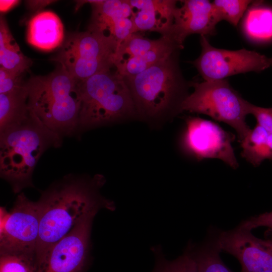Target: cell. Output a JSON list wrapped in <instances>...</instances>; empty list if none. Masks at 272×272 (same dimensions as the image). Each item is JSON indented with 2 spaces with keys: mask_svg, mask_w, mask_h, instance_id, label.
Segmentation results:
<instances>
[{
  "mask_svg": "<svg viewBox=\"0 0 272 272\" xmlns=\"http://www.w3.org/2000/svg\"><path fill=\"white\" fill-rule=\"evenodd\" d=\"M105 179L69 174L52 184L38 200L41 209L39 236L35 250L37 268L51 247L86 215L101 209L114 211V203L103 196Z\"/></svg>",
  "mask_w": 272,
  "mask_h": 272,
  "instance_id": "cell-1",
  "label": "cell"
},
{
  "mask_svg": "<svg viewBox=\"0 0 272 272\" xmlns=\"http://www.w3.org/2000/svg\"><path fill=\"white\" fill-rule=\"evenodd\" d=\"M180 51L137 75L124 77L134 103L137 118L159 123L181 112L190 83L181 73Z\"/></svg>",
  "mask_w": 272,
  "mask_h": 272,
  "instance_id": "cell-2",
  "label": "cell"
},
{
  "mask_svg": "<svg viewBox=\"0 0 272 272\" xmlns=\"http://www.w3.org/2000/svg\"><path fill=\"white\" fill-rule=\"evenodd\" d=\"M30 113L62 138L79 129L81 100L78 82L59 65L50 75L26 82Z\"/></svg>",
  "mask_w": 272,
  "mask_h": 272,
  "instance_id": "cell-3",
  "label": "cell"
},
{
  "mask_svg": "<svg viewBox=\"0 0 272 272\" xmlns=\"http://www.w3.org/2000/svg\"><path fill=\"white\" fill-rule=\"evenodd\" d=\"M61 144L62 138L30 112L22 122L0 131L1 177L15 193L33 186L32 174L41 156L48 148L59 147Z\"/></svg>",
  "mask_w": 272,
  "mask_h": 272,
  "instance_id": "cell-4",
  "label": "cell"
},
{
  "mask_svg": "<svg viewBox=\"0 0 272 272\" xmlns=\"http://www.w3.org/2000/svg\"><path fill=\"white\" fill-rule=\"evenodd\" d=\"M78 83L81 100L78 131L137 118L129 87L115 67Z\"/></svg>",
  "mask_w": 272,
  "mask_h": 272,
  "instance_id": "cell-5",
  "label": "cell"
},
{
  "mask_svg": "<svg viewBox=\"0 0 272 272\" xmlns=\"http://www.w3.org/2000/svg\"><path fill=\"white\" fill-rule=\"evenodd\" d=\"M193 92L183 101L181 111L203 114L226 123L237 132L240 142L250 130L246 122L250 103L226 79L190 83Z\"/></svg>",
  "mask_w": 272,
  "mask_h": 272,
  "instance_id": "cell-6",
  "label": "cell"
},
{
  "mask_svg": "<svg viewBox=\"0 0 272 272\" xmlns=\"http://www.w3.org/2000/svg\"><path fill=\"white\" fill-rule=\"evenodd\" d=\"M119 45L111 37L88 30L70 35L52 59L63 66L77 82L115 67Z\"/></svg>",
  "mask_w": 272,
  "mask_h": 272,
  "instance_id": "cell-7",
  "label": "cell"
},
{
  "mask_svg": "<svg viewBox=\"0 0 272 272\" xmlns=\"http://www.w3.org/2000/svg\"><path fill=\"white\" fill-rule=\"evenodd\" d=\"M0 215V254L21 253L35 257L41 218L38 201H31L20 193L11 211L1 207Z\"/></svg>",
  "mask_w": 272,
  "mask_h": 272,
  "instance_id": "cell-8",
  "label": "cell"
},
{
  "mask_svg": "<svg viewBox=\"0 0 272 272\" xmlns=\"http://www.w3.org/2000/svg\"><path fill=\"white\" fill-rule=\"evenodd\" d=\"M200 54L192 64L205 81L224 80L239 74L261 72L271 66L270 58L254 51L217 48L205 36H200Z\"/></svg>",
  "mask_w": 272,
  "mask_h": 272,
  "instance_id": "cell-9",
  "label": "cell"
},
{
  "mask_svg": "<svg viewBox=\"0 0 272 272\" xmlns=\"http://www.w3.org/2000/svg\"><path fill=\"white\" fill-rule=\"evenodd\" d=\"M97 212L86 215L49 250L37 272H85L89 262L92 223Z\"/></svg>",
  "mask_w": 272,
  "mask_h": 272,
  "instance_id": "cell-10",
  "label": "cell"
},
{
  "mask_svg": "<svg viewBox=\"0 0 272 272\" xmlns=\"http://www.w3.org/2000/svg\"><path fill=\"white\" fill-rule=\"evenodd\" d=\"M185 149L198 160L216 158L236 169L238 163L232 146V136L218 124L197 117L186 118Z\"/></svg>",
  "mask_w": 272,
  "mask_h": 272,
  "instance_id": "cell-11",
  "label": "cell"
},
{
  "mask_svg": "<svg viewBox=\"0 0 272 272\" xmlns=\"http://www.w3.org/2000/svg\"><path fill=\"white\" fill-rule=\"evenodd\" d=\"M216 240L221 251L238 259L241 272H272V243L268 239L256 238L238 226L221 232Z\"/></svg>",
  "mask_w": 272,
  "mask_h": 272,
  "instance_id": "cell-12",
  "label": "cell"
},
{
  "mask_svg": "<svg viewBox=\"0 0 272 272\" xmlns=\"http://www.w3.org/2000/svg\"><path fill=\"white\" fill-rule=\"evenodd\" d=\"M174 14L173 24L164 36L183 45L189 35L206 36L216 34V27L221 21L213 2L207 0L182 1Z\"/></svg>",
  "mask_w": 272,
  "mask_h": 272,
  "instance_id": "cell-13",
  "label": "cell"
},
{
  "mask_svg": "<svg viewBox=\"0 0 272 272\" xmlns=\"http://www.w3.org/2000/svg\"><path fill=\"white\" fill-rule=\"evenodd\" d=\"M92 6L89 30L111 37L120 44L135 33L128 0L83 1Z\"/></svg>",
  "mask_w": 272,
  "mask_h": 272,
  "instance_id": "cell-14",
  "label": "cell"
},
{
  "mask_svg": "<svg viewBox=\"0 0 272 272\" xmlns=\"http://www.w3.org/2000/svg\"><path fill=\"white\" fill-rule=\"evenodd\" d=\"M135 32L154 31L166 35L177 8L174 0H128Z\"/></svg>",
  "mask_w": 272,
  "mask_h": 272,
  "instance_id": "cell-15",
  "label": "cell"
},
{
  "mask_svg": "<svg viewBox=\"0 0 272 272\" xmlns=\"http://www.w3.org/2000/svg\"><path fill=\"white\" fill-rule=\"evenodd\" d=\"M63 28L59 18L49 11L35 15L30 20L27 29V40L39 49L48 51L61 45Z\"/></svg>",
  "mask_w": 272,
  "mask_h": 272,
  "instance_id": "cell-16",
  "label": "cell"
},
{
  "mask_svg": "<svg viewBox=\"0 0 272 272\" xmlns=\"http://www.w3.org/2000/svg\"><path fill=\"white\" fill-rule=\"evenodd\" d=\"M32 60L21 52L3 17L0 21V64L8 71L23 75L31 66Z\"/></svg>",
  "mask_w": 272,
  "mask_h": 272,
  "instance_id": "cell-17",
  "label": "cell"
},
{
  "mask_svg": "<svg viewBox=\"0 0 272 272\" xmlns=\"http://www.w3.org/2000/svg\"><path fill=\"white\" fill-rule=\"evenodd\" d=\"M29 116L26 82L18 91L0 94V131L22 122Z\"/></svg>",
  "mask_w": 272,
  "mask_h": 272,
  "instance_id": "cell-18",
  "label": "cell"
},
{
  "mask_svg": "<svg viewBox=\"0 0 272 272\" xmlns=\"http://www.w3.org/2000/svg\"><path fill=\"white\" fill-rule=\"evenodd\" d=\"M243 29L250 39L259 42L272 40V7L256 3L245 16Z\"/></svg>",
  "mask_w": 272,
  "mask_h": 272,
  "instance_id": "cell-19",
  "label": "cell"
},
{
  "mask_svg": "<svg viewBox=\"0 0 272 272\" xmlns=\"http://www.w3.org/2000/svg\"><path fill=\"white\" fill-rule=\"evenodd\" d=\"M242 156L257 166L266 159H272V133L258 124L251 129L241 142Z\"/></svg>",
  "mask_w": 272,
  "mask_h": 272,
  "instance_id": "cell-20",
  "label": "cell"
},
{
  "mask_svg": "<svg viewBox=\"0 0 272 272\" xmlns=\"http://www.w3.org/2000/svg\"><path fill=\"white\" fill-rule=\"evenodd\" d=\"M187 249L196 263L198 272H233L222 260L221 250L216 239L197 248L189 245Z\"/></svg>",
  "mask_w": 272,
  "mask_h": 272,
  "instance_id": "cell-21",
  "label": "cell"
},
{
  "mask_svg": "<svg viewBox=\"0 0 272 272\" xmlns=\"http://www.w3.org/2000/svg\"><path fill=\"white\" fill-rule=\"evenodd\" d=\"M160 40L161 38L153 40L137 33L132 34L119 46L115 58V66L150 50L159 43Z\"/></svg>",
  "mask_w": 272,
  "mask_h": 272,
  "instance_id": "cell-22",
  "label": "cell"
},
{
  "mask_svg": "<svg viewBox=\"0 0 272 272\" xmlns=\"http://www.w3.org/2000/svg\"><path fill=\"white\" fill-rule=\"evenodd\" d=\"M151 250L156 259L152 272H198L196 263L187 248L182 255L172 260L165 257L160 245L153 246Z\"/></svg>",
  "mask_w": 272,
  "mask_h": 272,
  "instance_id": "cell-23",
  "label": "cell"
},
{
  "mask_svg": "<svg viewBox=\"0 0 272 272\" xmlns=\"http://www.w3.org/2000/svg\"><path fill=\"white\" fill-rule=\"evenodd\" d=\"M213 3L221 20L237 26L246 10L253 1L248 0H215Z\"/></svg>",
  "mask_w": 272,
  "mask_h": 272,
  "instance_id": "cell-24",
  "label": "cell"
},
{
  "mask_svg": "<svg viewBox=\"0 0 272 272\" xmlns=\"http://www.w3.org/2000/svg\"><path fill=\"white\" fill-rule=\"evenodd\" d=\"M0 272H37L35 257L21 253L0 254Z\"/></svg>",
  "mask_w": 272,
  "mask_h": 272,
  "instance_id": "cell-25",
  "label": "cell"
},
{
  "mask_svg": "<svg viewBox=\"0 0 272 272\" xmlns=\"http://www.w3.org/2000/svg\"><path fill=\"white\" fill-rule=\"evenodd\" d=\"M22 75L0 67V94L13 92L24 87Z\"/></svg>",
  "mask_w": 272,
  "mask_h": 272,
  "instance_id": "cell-26",
  "label": "cell"
},
{
  "mask_svg": "<svg viewBox=\"0 0 272 272\" xmlns=\"http://www.w3.org/2000/svg\"><path fill=\"white\" fill-rule=\"evenodd\" d=\"M249 112L255 117L257 124L272 133V108L259 107L250 103Z\"/></svg>",
  "mask_w": 272,
  "mask_h": 272,
  "instance_id": "cell-27",
  "label": "cell"
},
{
  "mask_svg": "<svg viewBox=\"0 0 272 272\" xmlns=\"http://www.w3.org/2000/svg\"><path fill=\"white\" fill-rule=\"evenodd\" d=\"M239 226L249 231L259 227H266L268 232H272V211L251 218Z\"/></svg>",
  "mask_w": 272,
  "mask_h": 272,
  "instance_id": "cell-28",
  "label": "cell"
},
{
  "mask_svg": "<svg viewBox=\"0 0 272 272\" xmlns=\"http://www.w3.org/2000/svg\"><path fill=\"white\" fill-rule=\"evenodd\" d=\"M54 1H27L26 4L30 9L39 10Z\"/></svg>",
  "mask_w": 272,
  "mask_h": 272,
  "instance_id": "cell-29",
  "label": "cell"
},
{
  "mask_svg": "<svg viewBox=\"0 0 272 272\" xmlns=\"http://www.w3.org/2000/svg\"><path fill=\"white\" fill-rule=\"evenodd\" d=\"M1 11L6 12L15 6L18 3L17 1H2L1 0Z\"/></svg>",
  "mask_w": 272,
  "mask_h": 272,
  "instance_id": "cell-30",
  "label": "cell"
},
{
  "mask_svg": "<svg viewBox=\"0 0 272 272\" xmlns=\"http://www.w3.org/2000/svg\"><path fill=\"white\" fill-rule=\"evenodd\" d=\"M269 235V236H270V238L268 239L272 243V232H268L267 233Z\"/></svg>",
  "mask_w": 272,
  "mask_h": 272,
  "instance_id": "cell-31",
  "label": "cell"
},
{
  "mask_svg": "<svg viewBox=\"0 0 272 272\" xmlns=\"http://www.w3.org/2000/svg\"><path fill=\"white\" fill-rule=\"evenodd\" d=\"M270 59L271 66H272V57H271V58H270Z\"/></svg>",
  "mask_w": 272,
  "mask_h": 272,
  "instance_id": "cell-32",
  "label": "cell"
}]
</instances>
